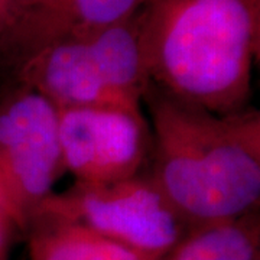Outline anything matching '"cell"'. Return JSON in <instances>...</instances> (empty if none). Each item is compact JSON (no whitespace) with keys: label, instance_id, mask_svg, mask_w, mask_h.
<instances>
[{"label":"cell","instance_id":"1","mask_svg":"<svg viewBox=\"0 0 260 260\" xmlns=\"http://www.w3.org/2000/svg\"><path fill=\"white\" fill-rule=\"evenodd\" d=\"M149 175L191 229L256 213L260 203V113H213L150 85Z\"/></svg>","mask_w":260,"mask_h":260},{"label":"cell","instance_id":"2","mask_svg":"<svg viewBox=\"0 0 260 260\" xmlns=\"http://www.w3.org/2000/svg\"><path fill=\"white\" fill-rule=\"evenodd\" d=\"M136 22L153 88L220 114L249 107L260 0H146Z\"/></svg>","mask_w":260,"mask_h":260},{"label":"cell","instance_id":"3","mask_svg":"<svg viewBox=\"0 0 260 260\" xmlns=\"http://www.w3.org/2000/svg\"><path fill=\"white\" fill-rule=\"evenodd\" d=\"M16 74L56 109L142 110L150 88L136 16L90 35L48 41L23 58Z\"/></svg>","mask_w":260,"mask_h":260},{"label":"cell","instance_id":"4","mask_svg":"<svg viewBox=\"0 0 260 260\" xmlns=\"http://www.w3.org/2000/svg\"><path fill=\"white\" fill-rule=\"evenodd\" d=\"M39 221L81 224L155 257H162L191 229L149 172L104 184L75 182L55 191L38 208L30 225Z\"/></svg>","mask_w":260,"mask_h":260},{"label":"cell","instance_id":"5","mask_svg":"<svg viewBox=\"0 0 260 260\" xmlns=\"http://www.w3.org/2000/svg\"><path fill=\"white\" fill-rule=\"evenodd\" d=\"M64 172L58 109L18 83L0 100V200L18 230H28Z\"/></svg>","mask_w":260,"mask_h":260},{"label":"cell","instance_id":"6","mask_svg":"<svg viewBox=\"0 0 260 260\" xmlns=\"http://www.w3.org/2000/svg\"><path fill=\"white\" fill-rule=\"evenodd\" d=\"M65 172L81 184H104L143 172L150 127L142 110L119 107L58 109Z\"/></svg>","mask_w":260,"mask_h":260},{"label":"cell","instance_id":"7","mask_svg":"<svg viewBox=\"0 0 260 260\" xmlns=\"http://www.w3.org/2000/svg\"><path fill=\"white\" fill-rule=\"evenodd\" d=\"M30 260H159L81 224L39 221L28 229Z\"/></svg>","mask_w":260,"mask_h":260},{"label":"cell","instance_id":"8","mask_svg":"<svg viewBox=\"0 0 260 260\" xmlns=\"http://www.w3.org/2000/svg\"><path fill=\"white\" fill-rule=\"evenodd\" d=\"M145 2L146 0H55L51 9L34 16L30 52L56 38L84 37L126 22L138 15Z\"/></svg>","mask_w":260,"mask_h":260},{"label":"cell","instance_id":"9","mask_svg":"<svg viewBox=\"0 0 260 260\" xmlns=\"http://www.w3.org/2000/svg\"><path fill=\"white\" fill-rule=\"evenodd\" d=\"M260 223L257 211L225 223L189 229L159 260H257Z\"/></svg>","mask_w":260,"mask_h":260},{"label":"cell","instance_id":"10","mask_svg":"<svg viewBox=\"0 0 260 260\" xmlns=\"http://www.w3.org/2000/svg\"><path fill=\"white\" fill-rule=\"evenodd\" d=\"M32 19L19 0H0V64L18 67L32 44Z\"/></svg>","mask_w":260,"mask_h":260},{"label":"cell","instance_id":"11","mask_svg":"<svg viewBox=\"0 0 260 260\" xmlns=\"http://www.w3.org/2000/svg\"><path fill=\"white\" fill-rule=\"evenodd\" d=\"M18 230L15 223L12 221L8 210L0 200V260L8 259L9 254L10 243L13 237V232Z\"/></svg>","mask_w":260,"mask_h":260},{"label":"cell","instance_id":"12","mask_svg":"<svg viewBox=\"0 0 260 260\" xmlns=\"http://www.w3.org/2000/svg\"><path fill=\"white\" fill-rule=\"evenodd\" d=\"M19 3L32 15H39L49 6V0H19Z\"/></svg>","mask_w":260,"mask_h":260},{"label":"cell","instance_id":"13","mask_svg":"<svg viewBox=\"0 0 260 260\" xmlns=\"http://www.w3.org/2000/svg\"><path fill=\"white\" fill-rule=\"evenodd\" d=\"M54 2H55V0H49V6H48V9H47V10H49V9H51V8H52V5H54ZM47 10H44V12H47ZM44 12H42V13H44ZM39 15H41V13H39Z\"/></svg>","mask_w":260,"mask_h":260},{"label":"cell","instance_id":"14","mask_svg":"<svg viewBox=\"0 0 260 260\" xmlns=\"http://www.w3.org/2000/svg\"><path fill=\"white\" fill-rule=\"evenodd\" d=\"M257 260H260V259H257Z\"/></svg>","mask_w":260,"mask_h":260}]
</instances>
